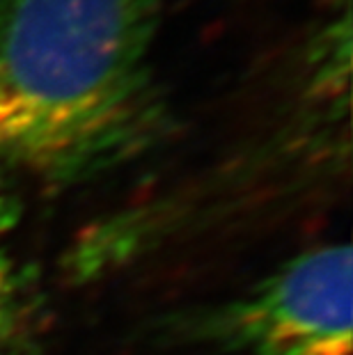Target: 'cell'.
I'll use <instances>...</instances> for the list:
<instances>
[{"label":"cell","mask_w":353,"mask_h":355,"mask_svg":"<svg viewBox=\"0 0 353 355\" xmlns=\"http://www.w3.org/2000/svg\"><path fill=\"white\" fill-rule=\"evenodd\" d=\"M159 17L161 0H0V165L67 184L147 147Z\"/></svg>","instance_id":"1"},{"label":"cell","mask_w":353,"mask_h":355,"mask_svg":"<svg viewBox=\"0 0 353 355\" xmlns=\"http://www.w3.org/2000/svg\"><path fill=\"white\" fill-rule=\"evenodd\" d=\"M351 248L307 250L225 316L248 355H351Z\"/></svg>","instance_id":"2"},{"label":"cell","mask_w":353,"mask_h":355,"mask_svg":"<svg viewBox=\"0 0 353 355\" xmlns=\"http://www.w3.org/2000/svg\"><path fill=\"white\" fill-rule=\"evenodd\" d=\"M24 284L0 234V355H10L24 332Z\"/></svg>","instance_id":"3"}]
</instances>
